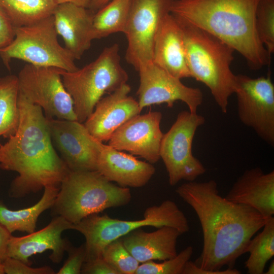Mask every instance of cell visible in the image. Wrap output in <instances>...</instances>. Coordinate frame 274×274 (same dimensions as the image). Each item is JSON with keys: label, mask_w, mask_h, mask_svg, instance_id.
Here are the masks:
<instances>
[{"label": "cell", "mask_w": 274, "mask_h": 274, "mask_svg": "<svg viewBox=\"0 0 274 274\" xmlns=\"http://www.w3.org/2000/svg\"><path fill=\"white\" fill-rule=\"evenodd\" d=\"M176 193L196 214L203 234L200 255L194 261L197 274H235L237 259L246 253L253 236L266 218L249 206L223 197L216 182L190 181Z\"/></svg>", "instance_id": "obj_1"}, {"label": "cell", "mask_w": 274, "mask_h": 274, "mask_svg": "<svg viewBox=\"0 0 274 274\" xmlns=\"http://www.w3.org/2000/svg\"><path fill=\"white\" fill-rule=\"evenodd\" d=\"M20 122L16 133L0 144V168L18 174L9 195L15 198L49 186L59 187L70 170L55 150L42 108L19 91Z\"/></svg>", "instance_id": "obj_2"}, {"label": "cell", "mask_w": 274, "mask_h": 274, "mask_svg": "<svg viewBox=\"0 0 274 274\" xmlns=\"http://www.w3.org/2000/svg\"><path fill=\"white\" fill-rule=\"evenodd\" d=\"M260 0H173L169 12L179 20L217 37L257 70L270 62L256 26Z\"/></svg>", "instance_id": "obj_3"}, {"label": "cell", "mask_w": 274, "mask_h": 274, "mask_svg": "<svg viewBox=\"0 0 274 274\" xmlns=\"http://www.w3.org/2000/svg\"><path fill=\"white\" fill-rule=\"evenodd\" d=\"M183 31L191 77L204 84L223 113L234 93L235 75L230 65L234 50L217 37L177 19Z\"/></svg>", "instance_id": "obj_4"}, {"label": "cell", "mask_w": 274, "mask_h": 274, "mask_svg": "<svg viewBox=\"0 0 274 274\" xmlns=\"http://www.w3.org/2000/svg\"><path fill=\"white\" fill-rule=\"evenodd\" d=\"M129 188L116 185L97 170H70L52 206L54 212L75 224L86 217L128 204Z\"/></svg>", "instance_id": "obj_5"}, {"label": "cell", "mask_w": 274, "mask_h": 274, "mask_svg": "<svg viewBox=\"0 0 274 274\" xmlns=\"http://www.w3.org/2000/svg\"><path fill=\"white\" fill-rule=\"evenodd\" d=\"M63 84L71 96L77 121L84 123L107 93L126 84L128 76L121 64L117 43L105 47L93 61L74 72L60 69Z\"/></svg>", "instance_id": "obj_6"}, {"label": "cell", "mask_w": 274, "mask_h": 274, "mask_svg": "<svg viewBox=\"0 0 274 274\" xmlns=\"http://www.w3.org/2000/svg\"><path fill=\"white\" fill-rule=\"evenodd\" d=\"M164 226L175 228L182 234L189 230L186 216L174 201L169 199L147 208L143 219L140 220H123L94 214L74 224V229L85 238L86 261L101 256L102 250L107 244L133 230L145 226L158 228Z\"/></svg>", "instance_id": "obj_7"}, {"label": "cell", "mask_w": 274, "mask_h": 274, "mask_svg": "<svg viewBox=\"0 0 274 274\" xmlns=\"http://www.w3.org/2000/svg\"><path fill=\"white\" fill-rule=\"evenodd\" d=\"M14 33L13 41L0 49V57L8 69L12 59L67 72L79 68L72 54L58 41L52 15L31 25L14 27Z\"/></svg>", "instance_id": "obj_8"}, {"label": "cell", "mask_w": 274, "mask_h": 274, "mask_svg": "<svg viewBox=\"0 0 274 274\" xmlns=\"http://www.w3.org/2000/svg\"><path fill=\"white\" fill-rule=\"evenodd\" d=\"M204 118L189 111L180 112L168 131L163 134L160 147V157L168 173L170 186L181 180L193 181L203 175L206 168L192 154L193 140Z\"/></svg>", "instance_id": "obj_9"}, {"label": "cell", "mask_w": 274, "mask_h": 274, "mask_svg": "<svg viewBox=\"0 0 274 274\" xmlns=\"http://www.w3.org/2000/svg\"><path fill=\"white\" fill-rule=\"evenodd\" d=\"M17 77L19 92L28 101L40 106L46 118L77 121L60 68L27 63Z\"/></svg>", "instance_id": "obj_10"}, {"label": "cell", "mask_w": 274, "mask_h": 274, "mask_svg": "<svg viewBox=\"0 0 274 274\" xmlns=\"http://www.w3.org/2000/svg\"><path fill=\"white\" fill-rule=\"evenodd\" d=\"M234 93L241 121L273 147L274 85L270 74L257 78L245 75H235Z\"/></svg>", "instance_id": "obj_11"}, {"label": "cell", "mask_w": 274, "mask_h": 274, "mask_svg": "<svg viewBox=\"0 0 274 274\" xmlns=\"http://www.w3.org/2000/svg\"><path fill=\"white\" fill-rule=\"evenodd\" d=\"M173 0H132L125 34V59L138 71L152 62L155 38Z\"/></svg>", "instance_id": "obj_12"}, {"label": "cell", "mask_w": 274, "mask_h": 274, "mask_svg": "<svg viewBox=\"0 0 274 274\" xmlns=\"http://www.w3.org/2000/svg\"><path fill=\"white\" fill-rule=\"evenodd\" d=\"M140 85L136 94L141 109L154 105L166 104L172 108L178 100L184 102L192 113H197L203 101V94L198 88L184 85L181 79L172 75L153 62L138 70Z\"/></svg>", "instance_id": "obj_13"}, {"label": "cell", "mask_w": 274, "mask_h": 274, "mask_svg": "<svg viewBox=\"0 0 274 274\" xmlns=\"http://www.w3.org/2000/svg\"><path fill=\"white\" fill-rule=\"evenodd\" d=\"M160 112L138 115L120 126L108 141V145L125 151L153 164L158 161L163 133L160 129Z\"/></svg>", "instance_id": "obj_14"}, {"label": "cell", "mask_w": 274, "mask_h": 274, "mask_svg": "<svg viewBox=\"0 0 274 274\" xmlns=\"http://www.w3.org/2000/svg\"><path fill=\"white\" fill-rule=\"evenodd\" d=\"M54 148L72 171L96 170L93 136L77 121L46 118Z\"/></svg>", "instance_id": "obj_15"}, {"label": "cell", "mask_w": 274, "mask_h": 274, "mask_svg": "<svg viewBox=\"0 0 274 274\" xmlns=\"http://www.w3.org/2000/svg\"><path fill=\"white\" fill-rule=\"evenodd\" d=\"M130 90L126 83L98 101L84 122L90 135L101 142L108 141L120 126L140 114L138 101L129 95Z\"/></svg>", "instance_id": "obj_16"}, {"label": "cell", "mask_w": 274, "mask_h": 274, "mask_svg": "<svg viewBox=\"0 0 274 274\" xmlns=\"http://www.w3.org/2000/svg\"><path fill=\"white\" fill-rule=\"evenodd\" d=\"M93 145L96 157V170L120 186L129 188L143 187L155 173L152 164L105 145L94 138Z\"/></svg>", "instance_id": "obj_17"}, {"label": "cell", "mask_w": 274, "mask_h": 274, "mask_svg": "<svg viewBox=\"0 0 274 274\" xmlns=\"http://www.w3.org/2000/svg\"><path fill=\"white\" fill-rule=\"evenodd\" d=\"M74 224L60 216H57L46 227L21 237L11 235L8 244L7 256L30 265L29 258L37 254L51 250L50 259L59 263L68 242L61 237L62 233L74 229Z\"/></svg>", "instance_id": "obj_18"}, {"label": "cell", "mask_w": 274, "mask_h": 274, "mask_svg": "<svg viewBox=\"0 0 274 274\" xmlns=\"http://www.w3.org/2000/svg\"><path fill=\"white\" fill-rule=\"evenodd\" d=\"M152 62L179 79L190 78L182 27L170 13L163 18L156 35Z\"/></svg>", "instance_id": "obj_19"}, {"label": "cell", "mask_w": 274, "mask_h": 274, "mask_svg": "<svg viewBox=\"0 0 274 274\" xmlns=\"http://www.w3.org/2000/svg\"><path fill=\"white\" fill-rule=\"evenodd\" d=\"M93 14L72 3L57 5L52 16L58 35L75 60L81 58L91 46Z\"/></svg>", "instance_id": "obj_20"}, {"label": "cell", "mask_w": 274, "mask_h": 274, "mask_svg": "<svg viewBox=\"0 0 274 274\" xmlns=\"http://www.w3.org/2000/svg\"><path fill=\"white\" fill-rule=\"evenodd\" d=\"M225 197L252 208L265 218L273 216L274 171L265 173L259 167L245 170Z\"/></svg>", "instance_id": "obj_21"}, {"label": "cell", "mask_w": 274, "mask_h": 274, "mask_svg": "<svg viewBox=\"0 0 274 274\" xmlns=\"http://www.w3.org/2000/svg\"><path fill=\"white\" fill-rule=\"evenodd\" d=\"M182 234L175 228L164 226L149 232L138 228L121 238L127 250L142 263L175 257L177 240Z\"/></svg>", "instance_id": "obj_22"}, {"label": "cell", "mask_w": 274, "mask_h": 274, "mask_svg": "<svg viewBox=\"0 0 274 274\" xmlns=\"http://www.w3.org/2000/svg\"><path fill=\"white\" fill-rule=\"evenodd\" d=\"M44 189V193L40 200L28 208L12 210L0 202V224L11 234L16 231L28 233L35 231L39 217L52 207L59 187L49 186Z\"/></svg>", "instance_id": "obj_23"}, {"label": "cell", "mask_w": 274, "mask_h": 274, "mask_svg": "<svg viewBox=\"0 0 274 274\" xmlns=\"http://www.w3.org/2000/svg\"><path fill=\"white\" fill-rule=\"evenodd\" d=\"M132 0H110L94 15L92 40L101 39L117 33H124Z\"/></svg>", "instance_id": "obj_24"}, {"label": "cell", "mask_w": 274, "mask_h": 274, "mask_svg": "<svg viewBox=\"0 0 274 274\" xmlns=\"http://www.w3.org/2000/svg\"><path fill=\"white\" fill-rule=\"evenodd\" d=\"M53 0H0V7L14 27L27 26L52 15Z\"/></svg>", "instance_id": "obj_25"}, {"label": "cell", "mask_w": 274, "mask_h": 274, "mask_svg": "<svg viewBox=\"0 0 274 274\" xmlns=\"http://www.w3.org/2000/svg\"><path fill=\"white\" fill-rule=\"evenodd\" d=\"M18 94L17 76L0 77V136L9 139L17 131L20 122Z\"/></svg>", "instance_id": "obj_26"}, {"label": "cell", "mask_w": 274, "mask_h": 274, "mask_svg": "<svg viewBox=\"0 0 274 274\" xmlns=\"http://www.w3.org/2000/svg\"><path fill=\"white\" fill-rule=\"evenodd\" d=\"M263 230L250 241L246 253L250 256L245 262L249 274H263L267 261L274 255V218H266Z\"/></svg>", "instance_id": "obj_27"}, {"label": "cell", "mask_w": 274, "mask_h": 274, "mask_svg": "<svg viewBox=\"0 0 274 274\" xmlns=\"http://www.w3.org/2000/svg\"><path fill=\"white\" fill-rule=\"evenodd\" d=\"M101 256L118 274H135L140 263L125 247L121 238L107 244Z\"/></svg>", "instance_id": "obj_28"}, {"label": "cell", "mask_w": 274, "mask_h": 274, "mask_svg": "<svg viewBox=\"0 0 274 274\" xmlns=\"http://www.w3.org/2000/svg\"><path fill=\"white\" fill-rule=\"evenodd\" d=\"M256 26L260 41L271 56L274 52V0H260Z\"/></svg>", "instance_id": "obj_29"}, {"label": "cell", "mask_w": 274, "mask_h": 274, "mask_svg": "<svg viewBox=\"0 0 274 274\" xmlns=\"http://www.w3.org/2000/svg\"><path fill=\"white\" fill-rule=\"evenodd\" d=\"M192 253V247L188 246L175 257L163 260L162 262L149 261L140 263L135 274H182Z\"/></svg>", "instance_id": "obj_30"}, {"label": "cell", "mask_w": 274, "mask_h": 274, "mask_svg": "<svg viewBox=\"0 0 274 274\" xmlns=\"http://www.w3.org/2000/svg\"><path fill=\"white\" fill-rule=\"evenodd\" d=\"M68 258L57 274H80L86 259L85 244L78 247H73L69 242L66 248Z\"/></svg>", "instance_id": "obj_31"}, {"label": "cell", "mask_w": 274, "mask_h": 274, "mask_svg": "<svg viewBox=\"0 0 274 274\" xmlns=\"http://www.w3.org/2000/svg\"><path fill=\"white\" fill-rule=\"evenodd\" d=\"M5 273L7 274H54V270L45 266L33 268L21 261L7 257L3 262Z\"/></svg>", "instance_id": "obj_32"}, {"label": "cell", "mask_w": 274, "mask_h": 274, "mask_svg": "<svg viewBox=\"0 0 274 274\" xmlns=\"http://www.w3.org/2000/svg\"><path fill=\"white\" fill-rule=\"evenodd\" d=\"M81 273L118 274L102 256L85 261L82 266Z\"/></svg>", "instance_id": "obj_33"}, {"label": "cell", "mask_w": 274, "mask_h": 274, "mask_svg": "<svg viewBox=\"0 0 274 274\" xmlns=\"http://www.w3.org/2000/svg\"><path fill=\"white\" fill-rule=\"evenodd\" d=\"M14 36V27L0 7V49L9 45Z\"/></svg>", "instance_id": "obj_34"}, {"label": "cell", "mask_w": 274, "mask_h": 274, "mask_svg": "<svg viewBox=\"0 0 274 274\" xmlns=\"http://www.w3.org/2000/svg\"><path fill=\"white\" fill-rule=\"evenodd\" d=\"M11 233L0 224V262H3L7 257V248Z\"/></svg>", "instance_id": "obj_35"}, {"label": "cell", "mask_w": 274, "mask_h": 274, "mask_svg": "<svg viewBox=\"0 0 274 274\" xmlns=\"http://www.w3.org/2000/svg\"><path fill=\"white\" fill-rule=\"evenodd\" d=\"M57 5L72 3L85 8L90 7L91 0H53Z\"/></svg>", "instance_id": "obj_36"}, {"label": "cell", "mask_w": 274, "mask_h": 274, "mask_svg": "<svg viewBox=\"0 0 274 274\" xmlns=\"http://www.w3.org/2000/svg\"><path fill=\"white\" fill-rule=\"evenodd\" d=\"M110 0H91L90 7L94 10H98Z\"/></svg>", "instance_id": "obj_37"}, {"label": "cell", "mask_w": 274, "mask_h": 274, "mask_svg": "<svg viewBox=\"0 0 274 274\" xmlns=\"http://www.w3.org/2000/svg\"><path fill=\"white\" fill-rule=\"evenodd\" d=\"M266 274H273L274 273V260H272L268 267V269Z\"/></svg>", "instance_id": "obj_38"}, {"label": "cell", "mask_w": 274, "mask_h": 274, "mask_svg": "<svg viewBox=\"0 0 274 274\" xmlns=\"http://www.w3.org/2000/svg\"><path fill=\"white\" fill-rule=\"evenodd\" d=\"M4 269L3 262H0V274H4Z\"/></svg>", "instance_id": "obj_39"}]
</instances>
